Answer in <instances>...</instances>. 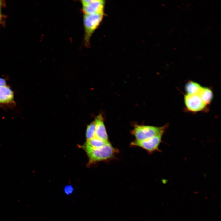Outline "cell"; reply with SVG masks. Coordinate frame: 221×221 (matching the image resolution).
<instances>
[{"mask_svg": "<svg viewBox=\"0 0 221 221\" xmlns=\"http://www.w3.org/2000/svg\"><path fill=\"white\" fill-rule=\"evenodd\" d=\"M104 15V14H83L84 41L86 47L89 46L91 37L100 25Z\"/></svg>", "mask_w": 221, "mask_h": 221, "instance_id": "6da1fadb", "label": "cell"}, {"mask_svg": "<svg viewBox=\"0 0 221 221\" xmlns=\"http://www.w3.org/2000/svg\"><path fill=\"white\" fill-rule=\"evenodd\" d=\"M168 126V124L161 127L135 125L131 133L134 136L136 140L143 141L164 134Z\"/></svg>", "mask_w": 221, "mask_h": 221, "instance_id": "7a4b0ae2", "label": "cell"}, {"mask_svg": "<svg viewBox=\"0 0 221 221\" xmlns=\"http://www.w3.org/2000/svg\"><path fill=\"white\" fill-rule=\"evenodd\" d=\"M84 150L91 163L110 159L117 152V149L113 147L110 142L99 148Z\"/></svg>", "mask_w": 221, "mask_h": 221, "instance_id": "3957f363", "label": "cell"}, {"mask_svg": "<svg viewBox=\"0 0 221 221\" xmlns=\"http://www.w3.org/2000/svg\"><path fill=\"white\" fill-rule=\"evenodd\" d=\"M80 2L83 14H104V0H83Z\"/></svg>", "mask_w": 221, "mask_h": 221, "instance_id": "277c9868", "label": "cell"}, {"mask_svg": "<svg viewBox=\"0 0 221 221\" xmlns=\"http://www.w3.org/2000/svg\"><path fill=\"white\" fill-rule=\"evenodd\" d=\"M163 134L157 135L152 138L143 140L135 141L132 142L130 145L142 148L149 153L159 150V145L162 142Z\"/></svg>", "mask_w": 221, "mask_h": 221, "instance_id": "5b68a950", "label": "cell"}, {"mask_svg": "<svg viewBox=\"0 0 221 221\" xmlns=\"http://www.w3.org/2000/svg\"><path fill=\"white\" fill-rule=\"evenodd\" d=\"M184 101L186 109L192 112L202 111L206 107L207 105L198 95L186 94L184 95Z\"/></svg>", "mask_w": 221, "mask_h": 221, "instance_id": "8992f818", "label": "cell"}, {"mask_svg": "<svg viewBox=\"0 0 221 221\" xmlns=\"http://www.w3.org/2000/svg\"><path fill=\"white\" fill-rule=\"evenodd\" d=\"M94 122L95 125V137L106 141H109L107 134L102 115L96 116Z\"/></svg>", "mask_w": 221, "mask_h": 221, "instance_id": "52a82bcc", "label": "cell"}, {"mask_svg": "<svg viewBox=\"0 0 221 221\" xmlns=\"http://www.w3.org/2000/svg\"><path fill=\"white\" fill-rule=\"evenodd\" d=\"M13 93L8 86H0V103H9L13 99Z\"/></svg>", "mask_w": 221, "mask_h": 221, "instance_id": "ba28073f", "label": "cell"}, {"mask_svg": "<svg viewBox=\"0 0 221 221\" xmlns=\"http://www.w3.org/2000/svg\"><path fill=\"white\" fill-rule=\"evenodd\" d=\"M109 142V141L103 140L95 137L91 140H86L82 147L84 150L95 149L102 147Z\"/></svg>", "mask_w": 221, "mask_h": 221, "instance_id": "9c48e42d", "label": "cell"}, {"mask_svg": "<svg viewBox=\"0 0 221 221\" xmlns=\"http://www.w3.org/2000/svg\"><path fill=\"white\" fill-rule=\"evenodd\" d=\"M202 87L197 82L189 81L186 83L185 89L187 94L198 95Z\"/></svg>", "mask_w": 221, "mask_h": 221, "instance_id": "30bf717a", "label": "cell"}, {"mask_svg": "<svg viewBox=\"0 0 221 221\" xmlns=\"http://www.w3.org/2000/svg\"><path fill=\"white\" fill-rule=\"evenodd\" d=\"M198 95L207 106L211 103L213 98L212 91L207 87H203Z\"/></svg>", "mask_w": 221, "mask_h": 221, "instance_id": "8fae6325", "label": "cell"}, {"mask_svg": "<svg viewBox=\"0 0 221 221\" xmlns=\"http://www.w3.org/2000/svg\"><path fill=\"white\" fill-rule=\"evenodd\" d=\"M86 137V140H91L95 137V125L94 121L90 123L87 126Z\"/></svg>", "mask_w": 221, "mask_h": 221, "instance_id": "7c38bea8", "label": "cell"}, {"mask_svg": "<svg viewBox=\"0 0 221 221\" xmlns=\"http://www.w3.org/2000/svg\"><path fill=\"white\" fill-rule=\"evenodd\" d=\"M72 190L73 188L71 186L68 185L65 188V190L67 193L69 192V193L71 192H72Z\"/></svg>", "mask_w": 221, "mask_h": 221, "instance_id": "4fadbf2b", "label": "cell"}, {"mask_svg": "<svg viewBox=\"0 0 221 221\" xmlns=\"http://www.w3.org/2000/svg\"><path fill=\"white\" fill-rule=\"evenodd\" d=\"M6 86V81L3 79L0 78V86Z\"/></svg>", "mask_w": 221, "mask_h": 221, "instance_id": "5bb4252c", "label": "cell"}, {"mask_svg": "<svg viewBox=\"0 0 221 221\" xmlns=\"http://www.w3.org/2000/svg\"></svg>", "mask_w": 221, "mask_h": 221, "instance_id": "9a60e30c", "label": "cell"}]
</instances>
